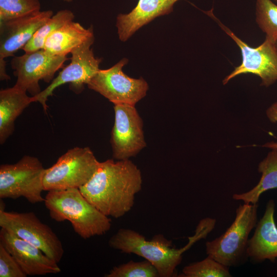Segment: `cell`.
<instances>
[{"label": "cell", "mask_w": 277, "mask_h": 277, "mask_svg": "<svg viewBox=\"0 0 277 277\" xmlns=\"http://www.w3.org/2000/svg\"><path fill=\"white\" fill-rule=\"evenodd\" d=\"M0 243L13 256L27 276L56 274L61 271L58 263L39 248L3 228L0 230Z\"/></svg>", "instance_id": "obj_13"}, {"label": "cell", "mask_w": 277, "mask_h": 277, "mask_svg": "<svg viewBox=\"0 0 277 277\" xmlns=\"http://www.w3.org/2000/svg\"><path fill=\"white\" fill-rule=\"evenodd\" d=\"M27 91L15 85L0 91V143L12 134L17 117L32 102Z\"/></svg>", "instance_id": "obj_18"}, {"label": "cell", "mask_w": 277, "mask_h": 277, "mask_svg": "<svg viewBox=\"0 0 277 277\" xmlns=\"http://www.w3.org/2000/svg\"><path fill=\"white\" fill-rule=\"evenodd\" d=\"M140 169L129 159L107 160L80 189L84 197L107 216L118 219L131 210L142 189Z\"/></svg>", "instance_id": "obj_1"}, {"label": "cell", "mask_w": 277, "mask_h": 277, "mask_svg": "<svg viewBox=\"0 0 277 277\" xmlns=\"http://www.w3.org/2000/svg\"><path fill=\"white\" fill-rule=\"evenodd\" d=\"M128 61L123 58L108 69H100L87 84L88 87L114 105L135 106L146 96L148 85L142 77L133 78L124 73L123 68Z\"/></svg>", "instance_id": "obj_10"}, {"label": "cell", "mask_w": 277, "mask_h": 277, "mask_svg": "<svg viewBox=\"0 0 277 277\" xmlns=\"http://www.w3.org/2000/svg\"><path fill=\"white\" fill-rule=\"evenodd\" d=\"M215 221L210 217L202 219L197 225L195 234L189 237L188 244L176 249L172 242L162 234L155 235L151 240L146 239L139 232L121 228L109 240V246L127 254H134L150 262L157 269L160 277L176 276V269L181 263L183 254L195 242L204 239L214 228Z\"/></svg>", "instance_id": "obj_2"}, {"label": "cell", "mask_w": 277, "mask_h": 277, "mask_svg": "<svg viewBox=\"0 0 277 277\" xmlns=\"http://www.w3.org/2000/svg\"><path fill=\"white\" fill-rule=\"evenodd\" d=\"M10 77L7 73L6 62L5 58H0V80L1 81H8Z\"/></svg>", "instance_id": "obj_27"}, {"label": "cell", "mask_w": 277, "mask_h": 277, "mask_svg": "<svg viewBox=\"0 0 277 277\" xmlns=\"http://www.w3.org/2000/svg\"><path fill=\"white\" fill-rule=\"evenodd\" d=\"M273 1L277 3V0H273Z\"/></svg>", "instance_id": "obj_30"}, {"label": "cell", "mask_w": 277, "mask_h": 277, "mask_svg": "<svg viewBox=\"0 0 277 277\" xmlns=\"http://www.w3.org/2000/svg\"><path fill=\"white\" fill-rule=\"evenodd\" d=\"M1 202L0 227L41 249L58 263L64 249L62 243L52 229L43 223L33 212L5 211Z\"/></svg>", "instance_id": "obj_7"}, {"label": "cell", "mask_w": 277, "mask_h": 277, "mask_svg": "<svg viewBox=\"0 0 277 277\" xmlns=\"http://www.w3.org/2000/svg\"><path fill=\"white\" fill-rule=\"evenodd\" d=\"M62 1L66 2H68V3L71 2L73 1V0H62Z\"/></svg>", "instance_id": "obj_28"}, {"label": "cell", "mask_w": 277, "mask_h": 277, "mask_svg": "<svg viewBox=\"0 0 277 277\" xmlns=\"http://www.w3.org/2000/svg\"><path fill=\"white\" fill-rule=\"evenodd\" d=\"M45 168L40 160L24 155L14 164L0 166V198L16 199L24 197L29 203L44 202L43 177Z\"/></svg>", "instance_id": "obj_6"}, {"label": "cell", "mask_w": 277, "mask_h": 277, "mask_svg": "<svg viewBox=\"0 0 277 277\" xmlns=\"http://www.w3.org/2000/svg\"><path fill=\"white\" fill-rule=\"evenodd\" d=\"M275 204L271 200L266 205L262 217L255 226L249 239L247 257L255 262L269 260L274 262L277 258V227L274 218Z\"/></svg>", "instance_id": "obj_15"}, {"label": "cell", "mask_w": 277, "mask_h": 277, "mask_svg": "<svg viewBox=\"0 0 277 277\" xmlns=\"http://www.w3.org/2000/svg\"><path fill=\"white\" fill-rule=\"evenodd\" d=\"M114 123L111 131L112 156L124 160L136 155L146 146L143 120L135 106L114 105Z\"/></svg>", "instance_id": "obj_12"}, {"label": "cell", "mask_w": 277, "mask_h": 277, "mask_svg": "<svg viewBox=\"0 0 277 277\" xmlns=\"http://www.w3.org/2000/svg\"><path fill=\"white\" fill-rule=\"evenodd\" d=\"M67 56L55 55L44 49L14 56L11 61L13 74L17 80L15 86L30 93L32 96L42 91L39 82L50 83L55 73L63 68L68 60Z\"/></svg>", "instance_id": "obj_11"}, {"label": "cell", "mask_w": 277, "mask_h": 277, "mask_svg": "<svg viewBox=\"0 0 277 277\" xmlns=\"http://www.w3.org/2000/svg\"><path fill=\"white\" fill-rule=\"evenodd\" d=\"M74 18L73 13L69 9L57 11L38 29L22 50L25 52H29L43 49L47 37L55 30L67 23L73 21Z\"/></svg>", "instance_id": "obj_20"}, {"label": "cell", "mask_w": 277, "mask_h": 277, "mask_svg": "<svg viewBox=\"0 0 277 277\" xmlns=\"http://www.w3.org/2000/svg\"><path fill=\"white\" fill-rule=\"evenodd\" d=\"M94 38L92 27L86 29L79 23L72 21L52 33L46 39L43 49L53 55L67 56Z\"/></svg>", "instance_id": "obj_17"}, {"label": "cell", "mask_w": 277, "mask_h": 277, "mask_svg": "<svg viewBox=\"0 0 277 277\" xmlns=\"http://www.w3.org/2000/svg\"><path fill=\"white\" fill-rule=\"evenodd\" d=\"M258 207L257 204L240 205L234 221L226 231L206 242L207 255L228 267L237 265L247 257L249 235L257 223Z\"/></svg>", "instance_id": "obj_4"}, {"label": "cell", "mask_w": 277, "mask_h": 277, "mask_svg": "<svg viewBox=\"0 0 277 277\" xmlns=\"http://www.w3.org/2000/svg\"><path fill=\"white\" fill-rule=\"evenodd\" d=\"M275 47H276V50H277V42L275 43Z\"/></svg>", "instance_id": "obj_29"}, {"label": "cell", "mask_w": 277, "mask_h": 277, "mask_svg": "<svg viewBox=\"0 0 277 277\" xmlns=\"http://www.w3.org/2000/svg\"><path fill=\"white\" fill-rule=\"evenodd\" d=\"M256 22L266 39L277 42V5L271 0H256Z\"/></svg>", "instance_id": "obj_21"}, {"label": "cell", "mask_w": 277, "mask_h": 277, "mask_svg": "<svg viewBox=\"0 0 277 277\" xmlns=\"http://www.w3.org/2000/svg\"><path fill=\"white\" fill-rule=\"evenodd\" d=\"M228 267L219 263L212 257L189 264L182 269L179 276L183 277H229Z\"/></svg>", "instance_id": "obj_22"}, {"label": "cell", "mask_w": 277, "mask_h": 277, "mask_svg": "<svg viewBox=\"0 0 277 277\" xmlns=\"http://www.w3.org/2000/svg\"><path fill=\"white\" fill-rule=\"evenodd\" d=\"M100 162L88 147H75L61 155L50 167L45 169V191L80 188L96 171Z\"/></svg>", "instance_id": "obj_5"}, {"label": "cell", "mask_w": 277, "mask_h": 277, "mask_svg": "<svg viewBox=\"0 0 277 277\" xmlns=\"http://www.w3.org/2000/svg\"><path fill=\"white\" fill-rule=\"evenodd\" d=\"M106 277H160L156 268L150 262L130 261L115 266Z\"/></svg>", "instance_id": "obj_24"}, {"label": "cell", "mask_w": 277, "mask_h": 277, "mask_svg": "<svg viewBox=\"0 0 277 277\" xmlns=\"http://www.w3.org/2000/svg\"><path fill=\"white\" fill-rule=\"evenodd\" d=\"M266 115L272 123L277 122V101L272 104L267 110ZM263 147L271 149H277V143H267Z\"/></svg>", "instance_id": "obj_26"}, {"label": "cell", "mask_w": 277, "mask_h": 277, "mask_svg": "<svg viewBox=\"0 0 277 277\" xmlns=\"http://www.w3.org/2000/svg\"><path fill=\"white\" fill-rule=\"evenodd\" d=\"M15 259L0 243V277H26Z\"/></svg>", "instance_id": "obj_25"}, {"label": "cell", "mask_w": 277, "mask_h": 277, "mask_svg": "<svg viewBox=\"0 0 277 277\" xmlns=\"http://www.w3.org/2000/svg\"><path fill=\"white\" fill-rule=\"evenodd\" d=\"M221 28L229 36L240 49L242 62L223 81L226 85L230 80L243 74L251 73L261 79V86L268 87L277 81V50L275 44L266 39L256 47H252L238 37L221 22L213 13L208 12Z\"/></svg>", "instance_id": "obj_8"}, {"label": "cell", "mask_w": 277, "mask_h": 277, "mask_svg": "<svg viewBox=\"0 0 277 277\" xmlns=\"http://www.w3.org/2000/svg\"><path fill=\"white\" fill-rule=\"evenodd\" d=\"M41 11L39 0H0V22Z\"/></svg>", "instance_id": "obj_23"}, {"label": "cell", "mask_w": 277, "mask_h": 277, "mask_svg": "<svg viewBox=\"0 0 277 277\" xmlns=\"http://www.w3.org/2000/svg\"><path fill=\"white\" fill-rule=\"evenodd\" d=\"M258 171L262 176L258 184L250 190L235 193L232 197L244 203L256 204L264 192L277 188V149H272L266 157L259 165Z\"/></svg>", "instance_id": "obj_19"}, {"label": "cell", "mask_w": 277, "mask_h": 277, "mask_svg": "<svg viewBox=\"0 0 277 277\" xmlns=\"http://www.w3.org/2000/svg\"><path fill=\"white\" fill-rule=\"evenodd\" d=\"M53 15L51 10L0 22V58L13 56L33 37L38 29Z\"/></svg>", "instance_id": "obj_14"}, {"label": "cell", "mask_w": 277, "mask_h": 277, "mask_svg": "<svg viewBox=\"0 0 277 277\" xmlns=\"http://www.w3.org/2000/svg\"><path fill=\"white\" fill-rule=\"evenodd\" d=\"M44 203L51 219L69 221L84 239L103 235L111 228V219L90 203L79 188L49 191Z\"/></svg>", "instance_id": "obj_3"}, {"label": "cell", "mask_w": 277, "mask_h": 277, "mask_svg": "<svg viewBox=\"0 0 277 277\" xmlns=\"http://www.w3.org/2000/svg\"><path fill=\"white\" fill-rule=\"evenodd\" d=\"M179 0H139L136 7L128 14H120L116 27L121 41H127L138 29L157 16L172 11Z\"/></svg>", "instance_id": "obj_16"}, {"label": "cell", "mask_w": 277, "mask_h": 277, "mask_svg": "<svg viewBox=\"0 0 277 277\" xmlns=\"http://www.w3.org/2000/svg\"><path fill=\"white\" fill-rule=\"evenodd\" d=\"M94 40L92 38L70 53V63L64 66L57 76L45 89L36 95L32 96V102H38L47 113L48 97L53 95L54 91L58 87L67 83L70 89L76 94L80 93L91 78L100 69L99 65L101 59L95 57L91 46Z\"/></svg>", "instance_id": "obj_9"}]
</instances>
